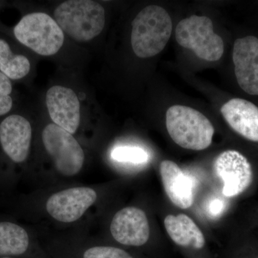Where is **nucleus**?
Wrapping results in <instances>:
<instances>
[{"label": "nucleus", "instance_id": "obj_17", "mask_svg": "<svg viewBox=\"0 0 258 258\" xmlns=\"http://www.w3.org/2000/svg\"><path fill=\"white\" fill-rule=\"evenodd\" d=\"M31 64L26 56L15 53L10 42L0 37V72L10 81H19L26 77Z\"/></svg>", "mask_w": 258, "mask_h": 258}, {"label": "nucleus", "instance_id": "obj_13", "mask_svg": "<svg viewBox=\"0 0 258 258\" xmlns=\"http://www.w3.org/2000/svg\"><path fill=\"white\" fill-rule=\"evenodd\" d=\"M159 171L164 189L171 203L181 209L191 208L195 200V186L191 178L170 160L161 161Z\"/></svg>", "mask_w": 258, "mask_h": 258}, {"label": "nucleus", "instance_id": "obj_23", "mask_svg": "<svg viewBox=\"0 0 258 258\" xmlns=\"http://www.w3.org/2000/svg\"><path fill=\"white\" fill-rule=\"evenodd\" d=\"M258 258V257H257Z\"/></svg>", "mask_w": 258, "mask_h": 258}, {"label": "nucleus", "instance_id": "obj_2", "mask_svg": "<svg viewBox=\"0 0 258 258\" xmlns=\"http://www.w3.org/2000/svg\"><path fill=\"white\" fill-rule=\"evenodd\" d=\"M54 18L62 32L76 42H88L98 36L106 22L104 8L91 0H71L61 3Z\"/></svg>", "mask_w": 258, "mask_h": 258}, {"label": "nucleus", "instance_id": "obj_3", "mask_svg": "<svg viewBox=\"0 0 258 258\" xmlns=\"http://www.w3.org/2000/svg\"><path fill=\"white\" fill-rule=\"evenodd\" d=\"M166 126L177 145L190 150L206 149L215 134L211 121L201 112L180 105L171 106L166 111Z\"/></svg>", "mask_w": 258, "mask_h": 258}, {"label": "nucleus", "instance_id": "obj_9", "mask_svg": "<svg viewBox=\"0 0 258 258\" xmlns=\"http://www.w3.org/2000/svg\"><path fill=\"white\" fill-rule=\"evenodd\" d=\"M97 193L90 187H73L52 195L47 200V213L64 223L77 221L96 203Z\"/></svg>", "mask_w": 258, "mask_h": 258}, {"label": "nucleus", "instance_id": "obj_8", "mask_svg": "<svg viewBox=\"0 0 258 258\" xmlns=\"http://www.w3.org/2000/svg\"><path fill=\"white\" fill-rule=\"evenodd\" d=\"M32 138L31 123L23 115L13 113L0 122V147L15 164H23L28 159Z\"/></svg>", "mask_w": 258, "mask_h": 258}, {"label": "nucleus", "instance_id": "obj_10", "mask_svg": "<svg viewBox=\"0 0 258 258\" xmlns=\"http://www.w3.org/2000/svg\"><path fill=\"white\" fill-rule=\"evenodd\" d=\"M110 230L118 243L139 247L150 237L149 220L144 210L128 207L119 210L113 217Z\"/></svg>", "mask_w": 258, "mask_h": 258}, {"label": "nucleus", "instance_id": "obj_21", "mask_svg": "<svg viewBox=\"0 0 258 258\" xmlns=\"http://www.w3.org/2000/svg\"><path fill=\"white\" fill-rule=\"evenodd\" d=\"M224 204L223 202L219 199L212 200V203H210V207H209V212L210 215L213 216H217L220 215L223 210Z\"/></svg>", "mask_w": 258, "mask_h": 258}, {"label": "nucleus", "instance_id": "obj_22", "mask_svg": "<svg viewBox=\"0 0 258 258\" xmlns=\"http://www.w3.org/2000/svg\"><path fill=\"white\" fill-rule=\"evenodd\" d=\"M0 258H12V257H0Z\"/></svg>", "mask_w": 258, "mask_h": 258}, {"label": "nucleus", "instance_id": "obj_19", "mask_svg": "<svg viewBox=\"0 0 258 258\" xmlns=\"http://www.w3.org/2000/svg\"><path fill=\"white\" fill-rule=\"evenodd\" d=\"M13 91L12 81L0 72V117L5 116L13 109Z\"/></svg>", "mask_w": 258, "mask_h": 258}, {"label": "nucleus", "instance_id": "obj_16", "mask_svg": "<svg viewBox=\"0 0 258 258\" xmlns=\"http://www.w3.org/2000/svg\"><path fill=\"white\" fill-rule=\"evenodd\" d=\"M30 238L22 226L11 222H0V256L21 255L28 249Z\"/></svg>", "mask_w": 258, "mask_h": 258}, {"label": "nucleus", "instance_id": "obj_14", "mask_svg": "<svg viewBox=\"0 0 258 258\" xmlns=\"http://www.w3.org/2000/svg\"><path fill=\"white\" fill-rule=\"evenodd\" d=\"M231 128L244 138L258 142V107L247 100L232 98L221 108Z\"/></svg>", "mask_w": 258, "mask_h": 258}, {"label": "nucleus", "instance_id": "obj_11", "mask_svg": "<svg viewBox=\"0 0 258 258\" xmlns=\"http://www.w3.org/2000/svg\"><path fill=\"white\" fill-rule=\"evenodd\" d=\"M232 60L236 79L244 92L258 96V38L247 36L234 43Z\"/></svg>", "mask_w": 258, "mask_h": 258}, {"label": "nucleus", "instance_id": "obj_12", "mask_svg": "<svg viewBox=\"0 0 258 258\" xmlns=\"http://www.w3.org/2000/svg\"><path fill=\"white\" fill-rule=\"evenodd\" d=\"M49 115L55 125L74 134L81 122V104L71 88L54 86L46 93Z\"/></svg>", "mask_w": 258, "mask_h": 258}, {"label": "nucleus", "instance_id": "obj_1", "mask_svg": "<svg viewBox=\"0 0 258 258\" xmlns=\"http://www.w3.org/2000/svg\"><path fill=\"white\" fill-rule=\"evenodd\" d=\"M172 21L165 10L150 5L141 10L132 22L131 42L140 58L155 56L164 50L170 39Z\"/></svg>", "mask_w": 258, "mask_h": 258}, {"label": "nucleus", "instance_id": "obj_18", "mask_svg": "<svg viewBox=\"0 0 258 258\" xmlns=\"http://www.w3.org/2000/svg\"><path fill=\"white\" fill-rule=\"evenodd\" d=\"M111 157L119 162L143 164L149 159V154L142 148L136 147H118L111 153Z\"/></svg>", "mask_w": 258, "mask_h": 258}, {"label": "nucleus", "instance_id": "obj_5", "mask_svg": "<svg viewBox=\"0 0 258 258\" xmlns=\"http://www.w3.org/2000/svg\"><path fill=\"white\" fill-rule=\"evenodd\" d=\"M176 42L184 48L192 50L203 60L213 62L221 58L224 42L213 30L211 19L191 15L181 20L176 28Z\"/></svg>", "mask_w": 258, "mask_h": 258}, {"label": "nucleus", "instance_id": "obj_15", "mask_svg": "<svg viewBox=\"0 0 258 258\" xmlns=\"http://www.w3.org/2000/svg\"><path fill=\"white\" fill-rule=\"evenodd\" d=\"M164 226L168 235L177 245L201 249L206 244L200 227L192 219L184 214L168 215L164 219Z\"/></svg>", "mask_w": 258, "mask_h": 258}, {"label": "nucleus", "instance_id": "obj_4", "mask_svg": "<svg viewBox=\"0 0 258 258\" xmlns=\"http://www.w3.org/2000/svg\"><path fill=\"white\" fill-rule=\"evenodd\" d=\"M13 32L17 41L38 55H55L63 45L64 32L46 13L25 15L16 24Z\"/></svg>", "mask_w": 258, "mask_h": 258}, {"label": "nucleus", "instance_id": "obj_20", "mask_svg": "<svg viewBox=\"0 0 258 258\" xmlns=\"http://www.w3.org/2000/svg\"><path fill=\"white\" fill-rule=\"evenodd\" d=\"M83 258H133L123 249L111 246H96L85 251Z\"/></svg>", "mask_w": 258, "mask_h": 258}, {"label": "nucleus", "instance_id": "obj_7", "mask_svg": "<svg viewBox=\"0 0 258 258\" xmlns=\"http://www.w3.org/2000/svg\"><path fill=\"white\" fill-rule=\"evenodd\" d=\"M217 175L223 182L222 193L232 198L243 193L252 184V166L243 154L235 150L222 152L214 164Z\"/></svg>", "mask_w": 258, "mask_h": 258}, {"label": "nucleus", "instance_id": "obj_6", "mask_svg": "<svg viewBox=\"0 0 258 258\" xmlns=\"http://www.w3.org/2000/svg\"><path fill=\"white\" fill-rule=\"evenodd\" d=\"M42 141L56 170L64 176L79 174L84 164L85 154L73 134L50 123L42 131Z\"/></svg>", "mask_w": 258, "mask_h": 258}]
</instances>
